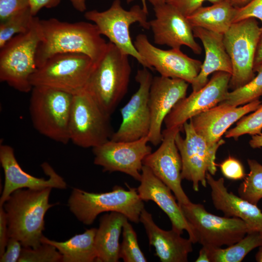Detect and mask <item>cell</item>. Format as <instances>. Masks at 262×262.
<instances>
[{"label": "cell", "instance_id": "cell-1", "mask_svg": "<svg viewBox=\"0 0 262 262\" xmlns=\"http://www.w3.org/2000/svg\"><path fill=\"white\" fill-rule=\"evenodd\" d=\"M39 25L41 38L36 53L37 67L55 55L67 53L85 54L96 64L107 47L108 43L93 23H69L50 18L39 19Z\"/></svg>", "mask_w": 262, "mask_h": 262}, {"label": "cell", "instance_id": "cell-2", "mask_svg": "<svg viewBox=\"0 0 262 262\" xmlns=\"http://www.w3.org/2000/svg\"><path fill=\"white\" fill-rule=\"evenodd\" d=\"M51 189H17L2 205L6 214L9 238L18 240L22 247L36 248L42 244L45 214L57 204L49 203Z\"/></svg>", "mask_w": 262, "mask_h": 262}, {"label": "cell", "instance_id": "cell-3", "mask_svg": "<svg viewBox=\"0 0 262 262\" xmlns=\"http://www.w3.org/2000/svg\"><path fill=\"white\" fill-rule=\"evenodd\" d=\"M129 56L108 42L84 88L110 116L128 92L131 73Z\"/></svg>", "mask_w": 262, "mask_h": 262}, {"label": "cell", "instance_id": "cell-4", "mask_svg": "<svg viewBox=\"0 0 262 262\" xmlns=\"http://www.w3.org/2000/svg\"><path fill=\"white\" fill-rule=\"evenodd\" d=\"M70 211L82 223L90 225L99 214L115 212L125 215L129 220L138 223L144 208L137 189H126L115 186L111 191L95 193L74 188L68 199Z\"/></svg>", "mask_w": 262, "mask_h": 262}, {"label": "cell", "instance_id": "cell-5", "mask_svg": "<svg viewBox=\"0 0 262 262\" xmlns=\"http://www.w3.org/2000/svg\"><path fill=\"white\" fill-rule=\"evenodd\" d=\"M31 92L29 113L34 128L54 141L67 144L73 94L42 86H33Z\"/></svg>", "mask_w": 262, "mask_h": 262}, {"label": "cell", "instance_id": "cell-6", "mask_svg": "<svg viewBox=\"0 0 262 262\" xmlns=\"http://www.w3.org/2000/svg\"><path fill=\"white\" fill-rule=\"evenodd\" d=\"M39 18L32 28L17 34L0 48V81L22 93L31 92L30 79L36 70V53L41 35Z\"/></svg>", "mask_w": 262, "mask_h": 262}, {"label": "cell", "instance_id": "cell-7", "mask_svg": "<svg viewBox=\"0 0 262 262\" xmlns=\"http://www.w3.org/2000/svg\"><path fill=\"white\" fill-rule=\"evenodd\" d=\"M147 15L148 12L139 5L126 10L122 6L120 0H114L108 9L88 11L84 16L97 26L102 35L107 37L124 53L135 58L144 67L148 68L145 61L136 50L130 32L131 26L135 23H139L145 30L150 29Z\"/></svg>", "mask_w": 262, "mask_h": 262}, {"label": "cell", "instance_id": "cell-8", "mask_svg": "<svg viewBox=\"0 0 262 262\" xmlns=\"http://www.w3.org/2000/svg\"><path fill=\"white\" fill-rule=\"evenodd\" d=\"M96 64L83 54H58L36 68L30 83L33 87L47 86L75 94L84 89Z\"/></svg>", "mask_w": 262, "mask_h": 262}, {"label": "cell", "instance_id": "cell-9", "mask_svg": "<svg viewBox=\"0 0 262 262\" xmlns=\"http://www.w3.org/2000/svg\"><path fill=\"white\" fill-rule=\"evenodd\" d=\"M110 116L85 89L73 94L69 122L70 141L80 147L93 148L108 141L114 133Z\"/></svg>", "mask_w": 262, "mask_h": 262}, {"label": "cell", "instance_id": "cell-10", "mask_svg": "<svg viewBox=\"0 0 262 262\" xmlns=\"http://www.w3.org/2000/svg\"><path fill=\"white\" fill-rule=\"evenodd\" d=\"M262 27L255 18L233 23L223 34L232 72L229 87L233 90L247 84L255 76L253 66Z\"/></svg>", "mask_w": 262, "mask_h": 262}, {"label": "cell", "instance_id": "cell-11", "mask_svg": "<svg viewBox=\"0 0 262 262\" xmlns=\"http://www.w3.org/2000/svg\"><path fill=\"white\" fill-rule=\"evenodd\" d=\"M179 204L194 230L196 242L203 246H229L253 231L242 219L214 215L201 204L191 201L187 204Z\"/></svg>", "mask_w": 262, "mask_h": 262}, {"label": "cell", "instance_id": "cell-12", "mask_svg": "<svg viewBox=\"0 0 262 262\" xmlns=\"http://www.w3.org/2000/svg\"><path fill=\"white\" fill-rule=\"evenodd\" d=\"M185 136L178 132L175 138L181 162V179L192 182L195 191L199 190V184L207 186L206 173L214 175L216 171L215 155L218 147L225 143L211 145L195 130L191 122H185L182 126Z\"/></svg>", "mask_w": 262, "mask_h": 262}, {"label": "cell", "instance_id": "cell-13", "mask_svg": "<svg viewBox=\"0 0 262 262\" xmlns=\"http://www.w3.org/2000/svg\"><path fill=\"white\" fill-rule=\"evenodd\" d=\"M148 136L128 142L111 140L93 148L94 163L104 172H120L140 181L144 159L152 152Z\"/></svg>", "mask_w": 262, "mask_h": 262}, {"label": "cell", "instance_id": "cell-14", "mask_svg": "<svg viewBox=\"0 0 262 262\" xmlns=\"http://www.w3.org/2000/svg\"><path fill=\"white\" fill-rule=\"evenodd\" d=\"M153 78L147 68L143 67L137 70L135 80L139 88L121 109V123L110 140L132 141L148 135L151 125L149 93Z\"/></svg>", "mask_w": 262, "mask_h": 262}, {"label": "cell", "instance_id": "cell-15", "mask_svg": "<svg viewBox=\"0 0 262 262\" xmlns=\"http://www.w3.org/2000/svg\"><path fill=\"white\" fill-rule=\"evenodd\" d=\"M133 43L148 68H154L161 76L182 79L191 84L200 71L201 61L189 57L180 49H162L142 33L136 36Z\"/></svg>", "mask_w": 262, "mask_h": 262}, {"label": "cell", "instance_id": "cell-16", "mask_svg": "<svg viewBox=\"0 0 262 262\" xmlns=\"http://www.w3.org/2000/svg\"><path fill=\"white\" fill-rule=\"evenodd\" d=\"M181 129L177 127L162 131L160 146L144 159L143 164L171 189L179 204H187L191 201L182 187V162L175 141Z\"/></svg>", "mask_w": 262, "mask_h": 262}, {"label": "cell", "instance_id": "cell-17", "mask_svg": "<svg viewBox=\"0 0 262 262\" xmlns=\"http://www.w3.org/2000/svg\"><path fill=\"white\" fill-rule=\"evenodd\" d=\"M230 78L231 74L227 72L213 73L203 87L192 91L176 104L164 120L166 128H182L188 120L223 101L229 92Z\"/></svg>", "mask_w": 262, "mask_h": 262}, {"label": "cell", "instance_id": "cell-18", "mask_svg": "<svg viewBox=\"0 0 262 262\" xmlns=\"http://www.w3.org/2000/svg\"><path fill=\"white\" fill-rule=\"evenodd\" d=\"M153 10L155 17L149 24L155 44L177 49L185 46L196 54L201 53L186 16L167 2L154 6Z\"/></svg>", "mask_w": 262, "mask_h": 262}, {"label": "cell", "instance_id": "cell-19", "mask_svg": "<svg viewBox=\"0 0 262 262\" xmlns=\"http://www.w3.org/2000/svg\"><path fill=\"white\" fill-rule=\"evenodd\" d=\"M0 162L4 174V183L0 198V206L3 205L11 194L19 189H42L48 187L64 189L66 183L47 163L41 164L48 179L34 177L24 171L15 157L13 148L0 144Z\"/></svg>", "mask_w": 262, "mask_h": 262}, {"label": "cell", "instance_id": "cell-20", "mask_svg": "<svg viewBox=\"0 0 262 262\" xmlns=\"http://www.w3.org/2000/svg\"><path fill=\"white\" fill-rule=\"evenodd\" d=\"M188 84L180 79L153 77L149 93L151 125L147 135L153 145L161 143L162 124L176 104L186 97Z\"/></svg>", "mask_w": 262, "mask_h": 262}, {"label": "cell", "instance_id": "cell-21", "mask_svg": "<svg viewBox=\"0 0 262 262\" xmlns=\"http://www.w3.org/2000/svg\"><path fill=\"white\" fill-rule=\"evenodd\" d=\"M140 182L137 190L141 199L154 202L168 216L172 229L181 234L186 230L193 243H196L194 230L171 189L145 165L142 168Z\"/></svg>", "mask_w": 262, "mask_h": 262}, {"label": "cell", "instance_id": "cell-22", "mask_svg": "<svg viewBox=\"0 0 262 262\" xmlns=\"http://www.w3.org/2000/svg\"><path fill=\"white\" fill-rule=\"evenodd\" d=\"M262 104L256 99L240 107L219 104L190 119L196 131L211 145L218 143L227 129Z\"/></svg>", "mask_w": 262, "mask_h": 262}, {"label": "cell", "instance_id": "cell-23", "mask_svg": "<svg viewBox=\"0 0 262 262\" xmlns=\"http://www.w3.org/2000/svg\"><path fill=\"white\" fill-rule=\"evenodd\" d=\"M148 239L154 247L156 255L162 262H186L188 254L192 252L193 242L181 236L172 229L164 230L154 222L152 215L144 208L140 216Z\"/></svg>", "mask_w": 262, "mask_h": 262}, {"label": "cell", "instance_id": "cell-24", "mask_svg": "<svg viewBox=\"0 0 262 262\" xmlns=\"http://www.w3.org/2000/svg\"><path fill=\"white\" fill-rule=\"evenodd\" d=\"M206 180L211 189L213 203L217 210L222 211L225 216L242 219L252 231L262 232V212L257 205L229 192L223 178L215 180L208 172Z\"/></svg>", "mask_w": 262, "mask_h": 262}, {"label": "cell", "instance_id": "cell-25", "mask_svg": "<svg viewBox=\"0 0 262 262\" xmlns=\"http://www.w3.org/2000/svg\"><path fill=\"white\" fill-rule=\"evenodd\" d=\"M193 32L194 37L201 41L205 54L200 71L191 84L193 91H196L207 83L211 74L222 71L231 75L232 68L224 45L223 34L200 27L193 28Z\"/></svg>", "mask_w": 262, "mask_h": 262}, {"label": "cell", "instance_id": "cell-26", "mask_svg": "<svg viewBox=\"0 0 262 262\" xmlns=\"http://www.w3.org/2000/svg\"><path fill=\"white\" fill-rule=\"evenodd\" d=\"M127 217L120 213L111 212L99 219L95 237L97 262H117L120 259L119 238Z\"/></svg>", "mask_w": 262, "mask_h": 262}, {"label": "cell", "instance_id": "cell-27", "mask_svg": "<svg viewBox=\"0 0 262 262\" xmlns=\"http://www.w3.org/2000/svg\"><path fill=\"white\" fill-rule=\"evenodd\" d=\"M236 7L226 0L202 6L187 18L192 26L224 34L234 23Z\"/></svg>", "mask_w": 262, "mask_h": 262}, {"label": "cell", "instance_id": "cell-28", "mask_svg": "<svg viewBox=\"0 0 262 262\" xmlns=\"http://www.w3.org/2000/svg\"><path fill=\"white\" fill-rule=\"evenodd\" d=\"M97 228L86 229L64 242L52 240L43 236L41 243L53 246L62 256L61 262H97V254L95 246Z\"/></svg>", "mask_w": 262, "mask_h": 262}, {"label": "cell", "instance_id": "cell-29", "mask_svg": "<svg viewBox=\"0 0 262 262\" xmlns=\"http://www.w3.org/2000/svg\"><path fill=\"white\" fill-rule=\"evenodd\" d=\"M261 246L262 232L253 231L226 248L204 247L208 250L210 262H240L251 250Z\"/></svg>", "mask_w": 262, "mask_h": 262}, {"label": "cell", "instance_id": "cell-30", "mask_svg": "<svg viewBox=\"0 0 262 262\" xmlns=\"http://www.w3.org/2000/svg\"><path fill=\"white\" fill-rule=\"evenodd\" d=\"M36 17L28 8L1 21L0 48L15 35L28 32L33 27Z\"/></svg>", "mask_w": 262, "mask_h": 262}, {"label": "cell", "instance_id": "cell-31", "mask_svg": "<svg viewBox=\"0 0 262 262\" xmlns=\"http://www.w3.org/2000/svg\"><path fill=\"white\" fill-rule=\"evenodd\" d=\"M257 75L245 85L229 92L219 104L238 107L256 99L262 96V65L255 71Z\"/></svg>", "mask_w": 262, "mask_h": 262}, {"label": "cell", "instance_id": "cell-32", "mask_svg": "<svg viewBox=\"0 0 262 262\" xmlns=\"http://www.w3.org/2000/svg\"><path fill=\"white\" fill-rule=\"evenodd\" d=\"M249 173L240 185L238 193L240 197L257 205L262 198V165L253 159H247Z\"/></svg>", "mask_w": 262, "mask_h": 262}, {"label": "cell", "instance_id": "cell-33", "mask_svg": "<svg viewBox=\"0 0 262 262\" xmlns=\"http://www.w3.org/2000/svg\"><path fill=\"white\" fill-rule=\"evenodd\" d=\"M119 256L125 262H146L147 259L140 249L136 233L128 220L124 223Z\"/></svg>", "mask_w": 262, "mask_h": 262}, {"label": "cell", "instance_id": "cell-34", "mask_svg": "<svg viewBox=\"0 0 262 262\" xmlns=\"http://www.w3.org/2000/svg\"><path fill=\"white\" fill-rule=\"evenodd\" d=\"M262 130V104L253 112L244 116L237 122L236 126L226 132L225 137L235 140L244 134H259Z\"/></svg>", "mask_w": 262, "mask_h": 262}, {"label": "cell", "instance_id": "cell-35", "mask_svg": "<svg viewBox=\"0 0 262 262\" xmlns=\"http://www.w3.org/2000/svg\"><path fill=\"white\" fill-rule=\"evenodd\" d=\"M62 256L53 246L42 243L37 247H22L18 262H61Z\"/></svg>", "mask_w": 262, "mask_h": 262}, {"label": "cell", "instance_id": "cell-36", "mask_svg": "<svg viewBox=\"0 0 262 262\" xmlns=\"http://www.w3.org/2000/svg\"><path fill=\"white\" fill-rule=\"evenodd\" d=\"M251 17L259 19L262 24V0H251L245 6L237 8L234 23Z\"/></svg>", "mask_w": 262, "mask_h": 262}, {"label": "cell", "instance_id": "cell-37", "mask_svg": "<svg viewBox=\"0 0 262 262\" xmlns=\"http://www.w3.org/2000/svg\"><path fill=\"white\" fill-rule=\"evenodd\" d=\"M221 171L227 179L232 180H241L245 177L244 167L238 160L229 157L220 165Z\"/></svg>", "mask_w": 262, "mask_h": 262}, {"label": "cell", "instance_id": "cell-38", "mask_svg": "<svg viewBox=\"0 0 262 262\" xmlns=\"http://www.w3.org/2000/svg\"><path fill=\"white\" fill-rule=\"evenodd\" d=\"M28 8V0H0V22Z\"/></svg>", "mask_w": 262, "mask_h": 262}, {"label": "cell", "instance_id": "cell-39", "mask_svg": "<svg viewBox=\"0 0 262 262\" xmlns=\"http://www.w3.org/2000/svg\"><path fill=\"white\" fill-rule=\"evenodd\" d=\"M222 0H167L166 2L172 5L186 17L202 6L206 1L212 4Z\"/></svg>", "mask_w": 262, "mask_h": 262}, {"label": "cell", "instance_id": "cell-40", "mask_svg": "<svg viewBox=\"0 0 262 262\" xmlns=\"http://www.w3.org/2000/svg\"><path fill=\"white\" fill-rule=\"evenodd\" d=\"M22 246L21 244L18 240L10 237L4 252L0 256V262H18L22 249Z\"/></svg>", "mask_w": 262, "mask_h": 262}, {"label": "cell", "instance_id": "cell-41", "mask_svg": "<svg viewBox=\"0 0 262 262\" xmlns=\"http://www.w3.org/2000/svg\"><path fill=\"white\" fill-rule=\"evenodd\" d=\"M9 238L7 219L3 206H0V256L5 251Z\"/></svg>", "mask_w": 262, "mask_h": 262}, {"label": "cell", "instance_id": "cell-42", "mask_svg": "<svg viewBox=\"0 0 262 262\" xmlns=\"http://www.w3.org/2000/svg\"><path fill=\"white\" fill-rule=\"evenodd\" d=\"M61 0H28L31 11L35 16L43 8H51L59 5Z\"/></svg>", "mask_w": 262, "mask_h": 262}, {"label": "cell", "instance_id": "cell-43", "mask_svg": "<svg viewBox=\"0 0 262 262\" xmlns=\"http://www.w3.org/2000/svg\"><path fill=\"white\" fill-rule=\"evenodd\" d=\"M262 65V32L260 36L259 40L257 45L254 66L253 70L255 72V70L260 66Z\"/></svg>", "mask_w": 262, "mask_h": 262}, {"label": "cell", "instance_id": "cell-44", "mask_svg": "<svg viewBox=\"0 0 262 262\" xmlns=\"http://www.w3.org/2000/svg\"><path fill=\"white\" fill-rule=\"evenodd\" d=\"M249 144L252 148H260L262 147V133L252 135L249 141Z\"/></svg>", "mask_w": 262, "mask_h": 262}, {"label": "cell", "instance_id": "cell-45", "mask_svg": "<svg viewBox=\"0 0 262 262\" xmlns=\"http://www.w3.org/2000/svg\"><path fill=\"white\" fill-rule=\"evenodd\" d=\"M77 11L83 12L86 9V0H69Z\"/></svg>", "mask_w": 262, "mask_h": 262}, {"label": "cell", "instance_id": "cell-46", "mask_svg": "<svg viewBox=\"0 0 262 262\" xmlns=\"http://www.w3.org/2000/svg\"><path fill=\"white\" fill-rule=\"evenodd\" d=\"M196 262H210L208 250L204 246L200 249L198 258L195 261Z\"/></svg>", "mask_w": 262, "mask_h": 262}, {"label": "cell", "instance_id": "cell-47", "mask_svg": "<svg viewBox=\"0 0 262 262\" xmlns=\"http://www.w3.org/2000/svg\"><path fill=\"white\" fill-rule=\"evenodd\" d=\"M233 6L236 8L243 7L248 4L251 0H226Z\"/></svg>", "mask_w": 262, "mask_h": 262}, {"label": "cell", "instance_id": "cell-48", "mask_svg": "<svg viewBox=\"0 0 262 262\" xmlns=\"http://www.w3.org/2000/svg\"><path fill=\"white\" fill-rule=\"evenodd\" d=\"M167 0H147L153 7L164 4L166 2Z\"/></svg>", "mask_w": 262, "mask_h": 262}, {"label": "cell", "instance_id": "cell-49", "mask_svg": "<svg viewBox=\"0 0 262 262\" xmlns=\"http://www.w3.org/2000/svg\"><path fill=\"white\" fill-rule=\"evenodd\" d=\"M134 0H126V1L128 4H130L134 1ZM141 1L142 3L141 6L142 7L143 9L146 12H148V9L147 4V0H141Z\"/></svg>", "mask_w": 262, "mask_h": 262}, {"label": "cell", "instance_id": "cell-50", "mask_svg": "<svg viewBox=\"0 0 262 262\" xmlns=\"http://www.w3.org/2000/svg\"><path fill=\"white\" fill-rule=\"evenodd\" d=\"M255 259L257 262H262V246H260L259 250L255 255Z\"/></svg>", "mask_w": 262, "mask_h": 262}, {"label": "cell", "instance_id": "cell-51", "mask_svg": "<svg viewBox=\"0 0 262 262\" xmlns=\"http://www.w3.org/2000/svg\"></svg>", "mask_w": 262, "mask_h": 262}]
</instances>
